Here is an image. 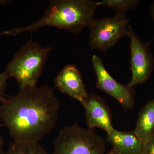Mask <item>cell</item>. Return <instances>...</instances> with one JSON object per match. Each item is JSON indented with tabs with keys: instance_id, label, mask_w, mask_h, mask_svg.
<instances>
[{
	"instance_id": "obj_1",
	"label": "cell",
	"mask_w": 154,
	"mask_h": 154,
	"mask_svg": "<svg viewBox=\"0 0 154 154\" xmlns=\"http://www.w3.org/2000/svg\"><path fill=\"white\" fill-rule=\"evenodd\" d=\"M0 105V119L15 142H39L54 129L60 103L47 85L20 88Z\"/></svg>"
},
{
	"instance_id": "obj_2",
	"label": "cell",
	"mask_w": 154,
	"mask_h": 154,
	"mask_svg": "<svg viewBox=\"0 0 154 154\" xmlns=\"http://www.w3.org/2000/svg\"><path fill=\"white\" fill-rule=\"evenodd\" d=\"M97 2L91 0H53L42 17L30 25L6 30L2 35L16 36L32 33L39 28L51 26L72 33H79L89 28L95 20Z\"/></svg>"
},
{
	"instance_id": "obj_3",
	"label": "cell",
	"mask_w": 154,
	"mask_h": 154,
	"mask_svg": "<svg viewBox=\"0 0 154 154\" xmlns=\"http://www.w3.org/2000/svg\"><path fill=\"white\" fill-rule=\"evenodd\" d=\"M51 47H44L30 40L14 55L5 71L16 79L19 89L36 86Z\"/></svg>"
},
{
	"instance_id": "obj_4",
	"label": "cell",
	"mask_w": 154,
	"mask_h": 154,
	"mask_svg": "<svg viewBox=\"0 0 154 154\" xmlns=\"http://www.w3.org/2000/svg\"><path fill=\"white\" fill-rule=\"evenodd\" d=\"M105 151L102 137L75 123L60 130L54 140L53 154H105Z\"/></svg>"
},
{
	"instance_id": "obj_5",
	"label": "cell",
	"mask_w": 154,
	"mask_h": 154,
	"mask_svg": "<svg viewBox=\"0 0 154 154\" xmlns=\"http://www.w3.org/2000/svg\"><path fill=\"white\" fill-rule=\"evenodd\" d=\"M128 20L124 13L94 20L90 25V46L92 49L106 51L128 33Z\"/></svg>"
},
{
	"instance_id": "obj_6",
	"label": "cell",
	"mask_w": 154,
	"mask_h": 154,
	"mask_svg": "<svg viewBox=\"0 0 154 154\" xmlns=\"http://www.w3.org/2000/svg\"><path fill=\"white\" fill-rule=\"evenodd\" d=\"M128 36L130 42V63L132 78L127 86L133 88L148 79L152 71L154 59L148 47L139 39L129 25Z\"/></svg>"
},
{
	"instance_id": "obj_7",
	"label": "cell",
	"mask_w": 154,
	"mask_h": 154,
	"mask_svg": "<svg viewBox=\"0 0 154 154\" xmlns=\"http://www.w3.org/2000/svg\"><path fill=\"white\" fill-rule=\"evenodd\" d=\"M92 61L97 77V88L115 98L125 109L132 108L134 103V91L133 88L116 81L107 72L102 59L98 56L93 55Z\"/></svg>"
},
{
	"instance_id": "obj_8",
	"label": "cell",
	"mask_w": 154,
	"mask_h": 154,
	"mask_svg": "<svg viewBox=\"0 0 154 154\" xmlns=\"http://www.w3.org/2000/svg\"><path fill=\"white\" fill-rule=\"evenodd\" d=\"M82 105L86 112V123L88 128L98 127L104 130L107 134L113 129L112 116L109 107L100 96L88 94Z\"/></svg>"
},
{
	"instance_id": "obj_9",
	"label": "cell",
	"mask_w": 154,
	"mask_h": 154,
	"mask_svg": "<svg viewBox=\"0 0 154 154\" xmlns=\"http://www.w3.org/2000/svg\"><path fill=\"white\" fill-rule=\"evenodd\" d=\"M55 88L82 103L88 94L79 69L73 64L64 67L56 77L54 81Z\"/></svg>"
},
{
	"instance_id": "obj_10",
	"label": "cell",
	"mask_w": 154,
	"mask_h": 154,
	"mask_svg": "<svg viewBox=\"0 0 154 154\" xmlns=\"http://www.w3.org/2000/svg\"><path fill=\"white\" fill-rule=\"evenodd\" d=\"M107 141L122 154H143L144 144L135 134L114 128L107 134Z\"/></svg>"
},
{
	"instance_id": "obj_11",
	"label": "cell",
	"mask_w": 154,
	"mask_h": 154,
	"mask_svg": "<svg viewBox=\"0 0 154 154\" xmlns=\"http://www.w3.org/2000/svg\"><path fill=\"white\" fill-rule=\"evenodd\" d=\"M133 132L144 144L154 134V99L142 108Z\"/></svg>"
},
{
	"instance_id": "obj_12",
	"label": "cell",
	"mask_w": 154,
	"mask_h": 154,
	"mask_svg": "<svg viewBox=\"0 0 154 154\" xmlns=\"http://www.w3.org/2000/svg\"><path fill=\"white\" fill-rule=\"evenodd\" d=\"M3 154H49L38 142L14 141Z\"/></svg>"
},
{
	"instance_id": "obj_13",
	"label": "cell",
	"mask_w": 154,
	"mask_h": 154,
	"mask_svg": "<svg viewBox=\"0 0 154 154\" xmlns=\"http://www.w3.org/2000/svg\"><path fill=\"white\" fill-rule=\"evenodd\" d=\"M139 2L137 0H102L97 2V5L112 9L117 13L125 14L128 10L134 8Z\"/></svg>"
},
{
	"instance_id": "obj_14",
	"label": "cell",
	"mask_w": 154,
	"mask_h": 154,
	"mask_svg": "<svg viewBox=\"0 0 154 154\" xmlns=\"http://www.w3.org/2000/svg\"><path fill=\"white\" fill-rule=\"evenodd\" d=\"M9 77L5 72H0V102L5 97V92L7 85V80Z\"/></svg>"
},
{
	"instance_id": "obj_15",
	"label": "cell",
	"mask_w": 154,
	"mask_h": 154,
	"mask_svg": "<svg viewBox=\"0 0 154 154\" xmlns=\"http://www.w3.org/2000/svg\"><path fill=\"white\" fill-rule=\"evenodd\" d=\"M143 154H154V134L144 144Z\"/></svg>"
},
{
	"instance_id": "obj_16",
	"label": "cell",
	"mask_w": 154,
	"mask_h": 154,
	"mask_svg": "<svg viewBox=\"0 0 154 154\" xmlns=\"http://www.w3.org/2000/svg\"><path fill=\"white\" fill-rule=\"evenodd\" d=\"M4 141L2 136L0 134V154H3V148H4Z\"/></svg>"
},
{
	"instance_id": "obj_17",
	"label": "cell",
	"mask_w": 154,
	"mask_h": 154,
	"mask_svg": "<svg viewBox=\"0 0 154 154\" xmlns=\"http://www.w3.org/2000/svg\"><path fill=\"white\" fill-rule=\"evenodd\" d=\"M106 154H122L121 153L119 152L116 149L113 148V149L110 151V152H107Z\"/></svg>"
},
{
	"instance_id": "obj_18",
	"label": "cell",
	"mask_w": 154,
	"mask_h": 154,
	"mask_svg": "<svg viewBox=\"0 0 154 154\" xmlns=\"http://www.w3.org/2000/svg\"><path fill=\"white\" fill-rule=\"evenodd\" d=\"M152 16L154 19V3L152 6Z\"/></svg>"
}]
</instances>
